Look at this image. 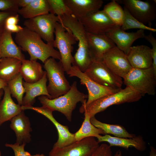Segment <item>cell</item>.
I'll list each match as a JSON object with an SVG mask.
<instances>
[{
    "label": "cell",
    "instance_id": "obj_1",
    "mask_svg": "<svg viewBox=\"0 0 156 156\" xmlns=\"http://www.w3.org/2000/svg\"><path fill=\"white\" fill-rule=\"evenodd\" d=\"M42 39L37 33L25 27L16 33L15 37V42L21 50L28 53L30 60H39L43 63L50 57L60 60L59 51Z\"/></svg>",
    "mask_w": 156,
    "mask_h": 156
},
{
    "label": "cell",
    "instance_id": "obj_2",
    "mask_svg": "<svg viewBox=\"0 0 156 156\" xmlns=\"http://www.w3.org/2000/svg\"><path fill=\"white\" fill-rule=\"evenodd\" d=\"M58 17L59 22L69 28L78 42L73 65L84 73L94 60L89 47L87 32L81 22L72 15Z\"/></svg>",
    "mask_w": 156,
    "mask_h": 156
},
{
    "label": "cell",
    "instance_id": "obj_3",
    "mask_svg": "<svg viewBox=\"0 0 156 156\" xmlns=\"http://www.w3.org/2000/svg\"><path fill=\"white\" fill-rule=\"evenodd\" d=\"M87 95L80 92L77 89V82L75 81L71 86L70 90L65 94L54 99L47 96H39L38 99L42 106L47 107L53 111H57L63 114L69 121L72 120L73 111L77 103L82 104L86 103Z\"/></svg>",
    "mask_w": 156,
    "mask_h": 156
},
{
    "label": "cell",
    "instance_id": "obj_4",
    "mask_svg": "<svg viewBox=\"0 0 156 156\" xmlns=\"http://www.w3.org/2000/svg\"><path fill=\"white\" fill-rule=\"evenodd\" d=\"M142 96L138 93L126 86L118 92L99 99L86 105L82 104L79 111L81 113H86L91 118L97 114L104 111L109 107L126 103L137 101Z\"/></svg>",
    "mask_w": 156,
    "mask_h": 156
},
{
    "label": "cell",
    "instance_id": "obj_5",
    "mask_svg": "<svg viewBox=\"0 0 156 156\" xmlns=\"http://www.w3.org/2000/svg\"><path fill=\"white\" fill-rule=\"evenodd\" d=\"M44 64L43 67L49 81L47 90L51 99L66 94L70 90L71 86L65 76L61 62H57L55 59L51 57Z\"/></svg>",
    "mask_w": 156,
    "mask_h": 156
},
{
    "label": "cell",
    "instance_id": "obj_6",
    "mask_svg": "<svg viewBox=\"0 0 156 156\" xmlns=\"http://www.w3.org/2000/svg\"><path fill=\"white\" fill-rule=\"evenodd\" d=\"M123 83L143 96L146 94L154 95L156 74L151 66L146 69L132 68L123 78Z\"/></svg>",
    "mask_w": 156,
    "mask_h": 156
},
{
    "label": "cell",
    "instance_id": "obj_7",
    "mask_svg": "<svg viewBox=\"0 0 156 156\" xmlns=\"http://www.w3.org/2000/svg\"><path fill=\"white\" fill-rule=\"evenodd\" d=\"M54 34L55 38L53 46L59 50L61 62L65 72L69 71L74 63L72 53L73 45L78 41L71 30L59 22L56 25Z\"/></svg>",
    "mask_w": 156,
    "mask_h": 156
},
{
    "label": "cell",
    "instance_id": "obj_8",
    "mask_svg": "<svg viewBox=\"0 0 156 156\" xmlns=\"http://www.w3.org/2000/svg\"><path fill=\"white\" fill-rule=\"evenodd\" d=\"M59 21L58 16L49 13L27 19L23 25L25 27L37 33L47 43L53 46L56 25Z\"/></svg>",
    "mask_w": 156,
    "mask_h": 156
},
{
    "label": "cell",
    "instance_id": "obj_9",
    "mask_svg": "<svg viewBox=\"0 0 156 156\" xmlns=\"http://www.w3.org/2000/svg\"><path fill=\"white\" fill-rule=\"evenodd\" d=\"M84 73L90 79L103 86L121 88L122 78L112 72L101 61L93 60Z\"/></svg>",
    "mask_w": 156,
    "mask_h": 156
},
{
    "label": "cell",
    "instance_id": "obj_10",
    "mask_svg": "<svg viewBox=\"0 0 156 156\" xmlns=\"http://www.w3.org/2000/svg\"><path fill=\"white\" fill-rule=\"evenodd\" d=\"M123 4L130 13L142 23L151 27L156 19V1L140 0H115Z\"/></svg>",
    "mask_w": 156,
    "mask_h": 156
},
{
    "label": "cell",
    "instance_id": "obj_11",
    "mask_svg": "<svg viewBox=\"0 0 156 156\" xmlns=\"http://www.w3.org/2000/svg\"><path fill=\"white\" fill-rule=\"evenodd\" d=\"M66 73L70 77H76L79 78L81 84L86 86L88 92L86 105L101 98L116 93L122 89L113 88L101 85L90 79L74 65H72Z\"/></svg>",
    "mask_w": 156,
    "mask_h": 156
},
{
    "label": "cell",
    "instance_id": "obj_12",
    "mask_svg": "<svg viewBox=\"0 0 156 156\" xmlns=\"http://www.w3.org/2000/svg\"><path fill=\"white\" fill-rule=\"evenodd\" d=\"M23 110L31 109L44 116L48 118L55 126L58 132V138L57 141L54 144L52 149H59L76 141L74 133H71L68 127L63 125L55 119L53 114V111L44 106L40 107L24 106L22 105Z\"/></svg>",
    "mask_w": 156,
    "mask_h": 156
},
{
    "label": "cell",
    "instance_id": "obj_13",
    "mask_svg": "<svg viewBox=\"0 0 156 156\" xmlns=\"http://www.w3.org/2000/svg\"><path fill=\"white\" fill-rule=\"evenodd\" d=\"M99 146L94 137H88L59 149H52L49 156H90Z\"/></svg>",
    "mask_w": 156,
    "mask_h": 156
},
{
    "label": "cell",
    "instance_id": "obj_14",
    "mask_svg": "<svg viewBox=\"0 0 156 156\" xmlns=\"http://www.w3.org/2000/svg\"><path fill=\"white\" fill-rule=\"evenodd\" d=\"M78 20L86 32L94 34H106L118 26L103 10L93 12Z\"/></svg>",
    "mask_w": 156,
    "mask_h": 156
},
{
    "label": "cell",
    "instance_id": "obj_15",
    "mask_svg": "<svg viewBox=\"0 0 156 156\" xmlns=\"http://www.w3.org/2000/svg\"><path fill=\"white\" fill-rule=\"evenodd\" d=\"M101 61L114 73L123 79L132 68L126 55L116 46L103 55Z\"/></svg>",
    "mask_w": 156,
    "mask_h": 156
},
{
    "label": "cell",
    "instance_id": "obj_16",
    "mask_svg": "<svg viewBox=\"0 0 156 156\" xmlns=\"http://www.w3.org/2000/svg\"><path fill=\"white\" fill-rule=\"evenodd\" d=\"M144 31L139 29L135 32H127L122 30L120 27L117 26L106 34L119 49L126 55L135 40L144 38L145 35Z\"/></svg>",
    "mask_w": 156,
    "mask_h": 156
},
{
    "label": "cell",
    "instance_id": "obj_17",
    "mask_svg": "<svg viewBox=\"0 0 156 156\" xmlns=\"http://www.w3.org/2000/svg\"><path fill=\"white\" fill-rule=\"evenodd\" d=\"M126 55L132 68L146 69L152 66L151 48L146 45L131 47Z\"/></svg>",
    "mask_w": 156,
    "mask_h": 156
},
{
    "label": "cell",
    "instance_id": "obj_18",
    "mask_svg": "<svg viewBox=\"0 0 156 156\" xmlns=\"http://www.w3.org/2000/svg\"><path fill=\"white\" fill-rule=\"evenodd\" d=\"M90 51L93 60L101 61L103 55L116 45L106 34H94L87 32Z\"/></svg>",
    "mask_w": 156,
    "mask_h": 156
},
{
    "label": "cell",
    "instance_id": "obj_19",
    "mask_svg": "<svg viewBox=\"0 0 156 156\" xmlns=\"http://www.w3.org/2000/svg\"><path fill=\"white\" fill-rule=\"evenodd\" d=\"M70 10L72 15L79 20L93 12L99 10L102 0H64Z\"/></svg>",
    "mask_w": 156,
    "mask_h": 156
},
{
    "label": "cell",
    "instance_id": "obj_20",
    "mask_svg": "<svg viewBox=\"0 0 156 156\" xmlns=\"http://www.w3.org/2000/svg\"><path fill=\"white\" fill-rule=\"evenodd\" d=\"M10 127L15 132L16 143L20 144L28 143L31 141L30 133L32 131L29 118L22 111L10 120Z\"/></svg>",
    "mask_w": 156,
    "mask_h": 156
},
{
    "label": "cell",
    "instance_id": "obj_21",
    "mask_svg": "<svg viewBox=\"0 0 156 156\" xmlns=\"http://www.w3.org/2000/svg\"><path fill=\"white\" fill-rule=\"evenodd\" d=\"M99 143L102 142L108 143L110 146H118L126 149L134 147L138 151H143L146 148V142L141 135L133 138H124L112 136L108 134L100 135L97 138Z\"/></svg>",
    "mask_w": 156,
    "mask_h": 156
},
{
    "label": "cell",
    "instance_id": "obj_22",
    "mask_svg": "<svg viewBox=\"0 0 156 156\" xmlns=\"http://www.w3.org/2000/svg\"><path fill=\"white\" fill-rule=\"evenodd\" d=\"M47 81L46 73L42 78L34 83H29L23 81V85L25 90V94L23 98L22 106H32L35 102V98L38 96L44 95L51 99L47 88Z\"/></svg>",
    "mask_w": 156,
    "mask_h": 156
},
{
    "label": "cell",
    "instance_id": "obj_23",
    "mask_svg": "<svg viewBox=\"0 0 156 156\" xmlns=\"http://www.w3.org/2000/svg\"><path fill=\"white\" fill-rule=\"evenodd\" d=\"M3 90V97L0 102V126L23 111L22 106L16 104L12 99L8 87Z\"/></svg>",
    "mask_w": 156,
    "mask_h": 156
},
{
    "label": "cell",
    "instance_id": "obj_24",
    "mask_svg": "<svg viewBox=\"0 0 156 156\" xmlns=\"http://www.w3.org/2000/svg\"><path fill=\"white\" fill-rule=\"evenodd\" d=\"M0 55L1 58H13L22 61L25 59L21 49L14 41L12 33L5 29L0 37Z\"/></svg>",
    "mask_w": 156,
    "mask_h": 156
},
{
    "label": "cell",
    "instance_id": "obj_25",
    "mask_svg": "<svg viewBox=\"0 0 156 156\" xmlns=\"http://www.w3.org/2000/svg\"><path fill=\"white\" fill-rule=\"evenodd\" d=\"M45 73L40 64L37 61L25 59L22 61L19 73L27 83H32L38 81Z\"/></svg>",
    "mask_w": 156,
    "mask_h": 156
},
{
    "label": "cell",
    "instance_id": "obj_26",
    "mask_svg": "<svg viewBox=\"0 0 156 156\" xmlns=\"http://www.w3.org/2000/svg\"><path fill=\"white\" fill-rule=\"evenodd\" d=\"M47 0H33L26 6L19 9L18 14L28 19L49 13Z\"/></svg>",
    "mask_w": 156,
    "mask_h": 156
},
{
    "label": "cell",
    "instance_id": "obj_27",
    "mask_svg": "<svg viewBox=\"0 0 156 156\" xmlns=\"http://www.w3.org/2000/svg\"><path fill=\"white\" fill-rule=\"evenodd\" d=\"M22 61L14 58H2L0 61V78L8 81L19 73Z\"/></svg>",
    "mask_w": 156,
    "mask_h": 156
},
{
    "label": "cell",
    "instance_id": "obj_28",
    "mask_svg": "<svg viewBox=\"0 0 156 156\" xmlns=\"http://www.w3.org/2000/svg\"><path fill=\"white\" fill-rule=\"evenodd\" d=\"M90 121L95 127L102 130L104 135L110 134L115 137L129 138H133L136 136L135 134L129 133L120 125L103 122L97 120L95 116L91 117Z\"/></svg>",
    "mask_w": 156,
    "mask_h": 156
},
{
    "label": "cell",
    "instance_id": "obj_29",
    "mask_svg": "<svg viewBox=\"0 0 156 156\" xmlns=\"http://www.w3.org/2000/svg\"><path fill=\"white\" fill-rule=\"evenodd\" d=\"M84 120L81 127L74 133L76 141L90 137L97 138L101 134L104 135L102 130L96 127L91 123L90 118L86 113H84Z\"/></svg>",
    "mask_w": 156,
    "mask_h": 156
},
{
    "label": "cell",
    "instance_id": "obj_30",
    "mask_svg": "<svg viewBox=\"0 0 156 156\" xmlns=\"http://www.w3.org/2000/svg\"><path fill=\"white\" fill-rule=\"evenodd\" d=\"M103 10L115 25L121 26L124 18V11L115 0H112L105 5Z\"/></svg>",
    "mask_w": 156,
    "mask_h": 156
},
{
    "label": "cell",
    "instance_id": "obj_31",
    "mask_svg": "<svg viewBox=\"0 0 156 156\" xmlns=\"http://www.w3.org/2000/svg\"><path fill=\"white\" fill-rule=\"evenodd\" d=\"M23 78L19 73L14 77L7 82L12 96L15 98L18 104L22 105L23 96L25 90L23 85Z\"/></svg>",
    "mask_w": 156,
    "mask_h": 156
},
{
    "label": "cell",
    "instance_id": "obj_32",
    "mask_svg": "<svg viewBox=\"0 0 156 156\" xmlns=\"http://www.w3.org/2000/svg\"><path fill=\"white\" fill-rule=\"evenodd\" d=\"M124 10L125 16L123 24L120 27L122 30L125 31L131 29H138L148 30L152 32L156 31L155 29L147 26L138 20L125 7H124Z\"/></svg>",
    "mask_w": 156,
    "mask_h": 156
},
{
    "label": "cell",
    "instance_id": "obj_33",
    "mask_svg": "<svg viewBox=\"0 0 156 156\" xmlns=\"http://www.w3.org/2000/svg\"><path fill=\"white\" fill-rule=\"evenodd\" d=\"M49 13L60 17L72 15L71 12L64 0H47Z\"/></svg>",
    "mask_w": 156,
    "mask_h": 156
},
{
    "label": "cell",
    "instance_id": "obj_34",
    "mask_svg": "<svg viewBox=\"0 0 156 156\" xmlns=\"http://www.w3.org/2000/svg\"><path fill=\"white\" fill-rule=\"evenodd\" d=\"M25 143L22 144L16 143L14 144L6 143L5 146L11 148L13 151L14 156H45L43 154H37L32 155L25 150Z\"/></svg>",
    "mask_w": 156,
    "mask_h": 156
},
{
    "label": "cell",
    "instance_id": "obj_35",
    "mask_svg": "<svg viewBox=\"0 0 156 156\" xmlns=\"http://www.w3.org/2000/svg\"><path fill=\"white\" fill-rule=\"evenodd\" d=\"M18 0H0V10L18 14Z\"/></svg>",
    "mask_w": 156,
    "mask_h": 156
},
{
    "label": "cell",
    "instance_id": "obj_36",
    "mask_svg": "<svg viewBox=\"0 0 156 156\" xmlns=\"http://www.w3.org/2000/svg\"><path fill=\"white\" fill-rule=\"evenodd\" d=\"M90 156H112L111 147L106 143L99 145Z\"/></svg>",
    "mask_w": 156,
    "mask_h": 156
},
{
    "label": "cell",
    "instance_id": "obj_37",
    "mask_svg": "<svg viewBox=\"0 0 156 156\" xmlns=\"http://www.w3.org/2000/svg\"><path fill=\"white\" fill-rule=\"evenodd\" d=\"M17 13L5 12H0V36L1 35L5 29V24L6 20L9 16Z\"/></svg>",
    "mask_w": 156,
    "mask_h": 156
},
{
    "label": "cell",
    "instance_id": "obj_38",
    "mask_svg": "<svg viewBox=\"0 0 156 156\" xmlns=\"http://www.w3.org/2000/svg\"><path fill=\"white\" fill-rule=\"evenodd\" d=\"M152 32L150 31L147 35H145L144 38L149 42L151 44L152 48H151V55L152 57H156V39L153 36Z\"/></svg>",
    "mask_w": 156,
    "mask_h": 156
},
{
    "label": "cell",
    "instance_id": "obj_39",
    "mask_svg": "<svg viewBox=\"0 0 156 156\" xmlns=\"http://www.w3.org/2000/svg\"><path fill=\"white\" fill-rule=\"evenodd\" d=\"M19 21L18 14L11 15L7 18L5 22V25H17Z\"/></svg>",
    "mask_w": 156,
    "mask_h": 156
},
{
    "label": "cell",
    "instance_id": "obj_40",
    "mask_svg": "<svg viewBox=\"0 0 156 156\" xmlns=\"http://www.w3.org/2000/svg\"><path fill=\"white\" fill-rule=\"evenodd\" d=\"M23 27L18 25H5V29L12 33H18L21 31Z\"/></svg>",
    "mask_w": 156,
    "mask_h": 156
},
{
    "label": "cell",
    "instance_id": "obj_41",
    "mask_svg": "<svg viewBox=\"0 0 156 156\" xmlns=\"http://www.w3.org/2000/svg\"><path fill=\"white\" fill-rule=\"evenodd\" d=\"M33 0H18L19 7H24L29 4Z\"/></svg>",
    "mask_w": 156,
    "mask_h": 156
},
{
    "label": "cell",
    "instance_id": "obj_42",
    "mask_svg": "<svg viewBox=\"0 0 156 156\" xmlns=\"http://www.w3.org/2000/svg\"><path fill=\"white\" fill-rule=\"evenodd\" d=\"M7 86V81L0 78V89H3Z\"/></svg>",
    "mask_w": 156,
    "mask_h": 156
},
{
    "label": "cell",
    "instance_id": "obj_43",
    "mask_svg": "<svg viewBox=\"0 0 156 156\" xmlns=\"http://www.w3.org/2000/svg\"><path fill=\"white\" fill-rule=\"evenodd\" d=\"M150 150L149 155L148 156H156V149L153 147L151 146Z\"/></svg>",
    "mask_w": 156,
    "mask_h": 156
},
{
    "label": "cell",
    "instance_id": "obj_44",
    "mask_svg": "<svg viewBox=\"0 0 156 156\" xmlns=\"http://www.w3.org/2000/svg\"><path fill=\"white\" fill-rule=\"evenodd\" d=\"M113 156H123L121 151L119 150L117 151Z\"/></svg>",
    "mask_w": 156,
    "mask_h": 156
},
{
    "label": "cell",
    "instance_id": "obj_45",
    "mask_svg": "<svg viewBox=\"0 0 156 156\" xmlns=\"http://www.w3.org/2000/svg\"><path fill=\"white\" fill-rule=\"evenodd\" d=\"M3 89H0V100L3 94Z\"/></svg>",
    "mask_w": 156,
    "mask_h": 156
},
{
    "label": "cell",
    "instance_id": "obj_46",
    "mask_svg": "<svg viewBox=\"0 0 156 156\" xmlns=\"http://www.w3.org/2000/svg\"><path fill=\"white\" fill-rule=\"evenodd\" d=\"M0 156H1V153L0 150Z\"/></svg>",
    "mask_w": 156,
    "mask_h": 156
},
{
    "label": "cell",
    "instance_id": "obj_47",
    "mask_svg": "<svg viewBox=\"0 0 156 156\" xmlns=\"http://www.w3.org/2000/svg\"><path fill=\"white\" fill-rule=\"evenodd\" d=\"M1 56L0 55V61L1 60Z\"/></svg>",
    "mask_w": 156,
    "mask_h": 156
},
{
    "label": "cell",
    "instance_id": "obj_48",
    "mask_svg": "<svg viewBox=\"0 0 156 156\" xmlns=\"http://www.w3.org/2000/svg\"><path fill=\"white\" fill-rule=\"evenodd\" d=\"M1 36H0V37H1Z\"/></svg>",
    "mask_w": 156,
    "mask_h": 156
}]
</instances>
